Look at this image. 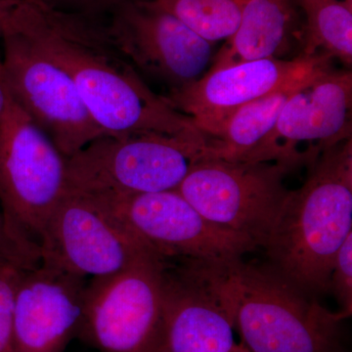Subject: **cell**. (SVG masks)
<instances>
[{"label":"cell","mask_w":352,"mask_h":352,"mask_svg":"<svg viewBox=\"0 0 352 352\" xmlns=\"http://www.w3.org/2000/svg\"><path fill=\"white\" fill-rule=\"evenodd\" d=\"M329 68L331 66L285 83L236 111L219 133L208 139L206 156L229 161L243 159L272 131L292 95Z\"/></svg>","instance_id":"17"},{"label":"cell","mask_w":352,"mask_h":352,"mask_svg":"<svg viewBox=\"0 0 352 352\" xmlns=\"http://www.w3.org/2000/svg\"><path fill=\"white\" fill-rule=\"evenodd\" d=\"M0 68L9 94L66 157L105 135L75 83L36 41L7 17Z\"/></svg>","instance_id":"6"},{"label":"cell","mask_w":352,"mask_h":352,"mask_svg":"<svg viewBox=\"0 0 352 352\" xmlns=\"http://www.w3.org/2000/svg\"><path fill=\"white\" fill-rule=\"evenodd\" d=\"M234 321L188 259L166 258L163 311L155 352H231Z\"/></svg>","instance_id":"14"},{"label":"cell","mask_w":352,"mask_h":352,"mask_svg":"<svg viewBox=\"0 0 352 352\" xmlns=\"http://www.w3.org/2000/svg\"><path fill=\"white\" fill-rule=\"evenodd\" d=\"M116 43L140 75L170 91L197 82L212 61V43L147 0L122 7L108 18Z\"/></svg>","instance_id":"12"},{"label":"cell","mask_w":352,"mask_h":352,"mask_svg":"<svg viewBox=\"0 0 352 352\" xmlns=\"http://www.w3.org/2000/svg\"><path fill=\"white\" fill-rule=\"evenodd\" d=\"M87 279L39 263L16 294L14 352H64L82 325Z\"/></svg>","instance_id":"15"},{"label":"cell","mask_w":352,"mask_h":352,"mask_svg":"<svg viewBox=\"0 0 352 352\" xmlns=\"http://www.w3.org/2000/svg\"><path fill=\"white\" fill-rule=\"evenodd\" d=\"M8 20L66 72L105 135L155 132L208 142L193 120L155 94L116 43L108 18L18 2Z\"/></svg>","instance_id":"1"},{"label":"cell","mask_w":352,"mask_h":352,"mask_svg":"<svg viewBox=\"0 0 352 352\" xmlns=\"http://www.w3.org/2000/svg\"><path fill=\"white\" fill-rule=\"evenodd\" d=\"M7 98H8V89H7L3 76H2L1 68H0V119L6 109Z\"/></svg>","instance_id":"25"},{"label":"cell","mask_w":352,"mask_h":352,"mask_svg":"<svg viewBox=\"0 0 352 352\" xmlns=\"http://www.w3.org/2000/svg\"><path fill=\"white\" fill-rule=\"evenodd\" d=\"M332 291L340 307L339 314L346 319L352 314V234L344 241L336 256L330 276Z\"/></svg>","instance_id":"21"},{"label":"cell","mask_w":352,"mask_h":352,"mask_svg":"<svg viewBox=\"0 0 352 352\" xmlns=\"http://www.w3.org/2000/svg\"><path fill=\"white\" fill-rule=\"evenodd\" d=\"M12 1H16V2H38V1H43V0H12Z\"/></svg>","instance_id":"27"},{"label":"cell","mask_w":352,"mask_h":352,"mask_svg":"<svg viewBox=\"0 0 352 352\" xmlns=\"http://www.w3.org/2000/svg\"><path fill=\"white\" fill-rule=\"evenodd\" d=\"M352 139V73L329 68L302 85L284 106L272 131L243 159L275 162L289 170L310 166Z\"/></svg>","instance_id":"10"},{"label":"cell","mask_w":352,"mask_h":352,"mask_svg":"<svg viewBox=\"0 0 352 352\" xmlns=\"http://www.w3.org/2000/svg\"><path fill=\"white\" fill-rule=\"evenodd\" d=\"M308 168L307 180L289 190L261 248L271 268L311 296L329 291L336 256L352 234V139Z\"/></svg>","instance_id":"2"},{"label":"cell","mask_w":352,"mask_h":352,"mask_svg":"<svg viewBox=\"0 0 352 352\" xmlns=\"http://www.w3.org/2000/svg\"><path fill=\"white\" fill-rule=\"evenodd\" d=\"M170 14L201 38L214 44L228 39L237 30L240 0H147Z\"/></svg>","instance_id":"19"},{"label":"cell","mask_w":352,"mask_h":352,"mask_svg":"<svg viewBox=\"0 0 352 352\" xmlns=\"http://www.w3.org/2000/svg\"><path fill=\"white\" fill-rule=\"evenodd\" d=\"M189 261L226 305L250 352H342V315L267 263Z\"/></svg>","instance_id":"3"},{"label":"cell","mask_w":352,"mask_h":352,"mask_svg":"<svg viewBox=\"0 0 352 352\" xmlns=\"http://www.w3.org/2000/svg\"><path fill=\"white\" fill-rule=\"evenodd\" d=\"M18 2L12 0H0V43H1L2 34H3L4 24H6L7 17L10 13L11 9Z\"/></svg>","instance_id":"23"},{"label":"cell","mask_w":352,"mask_h":352,"mask_svg":"<svg viewBox=\"0 0 352 352\" xmlns=\"http://www.w3.org/2000/svg\"><path fill=\"white\" fill-rule=\"evenodd\" d=\"M231 352H250L249 351V349H247V347H245L244 346V344H237V346H236L235 349H233L232 351Z\"/></svg>","instance_id":"26"},{"label":"cell","mask_w":352,"mask_h":352,"mask_svg":"<svg viewBox=\"0 0 352 352\" xmlns=\"http://www.w3.org/2000/svg\"><path fill=\"white\" fill-rule=\"evenodd\" d=\"M166 258L148 251L124 270L92 277L78 339L102 352L156 351Z\"/></svg>","instance_id":"7"},{"label":"cell","mask_w":352,"mask_h":352,"mask_svg":"<svg viewBox=\"0 0 352 352\" xmlns=\"http://www.w3.org/2000/svg\"><path fill=\"white\" fill-rule=\"evenodd\" d=\"M289 170L275 162L204 157L177 191L206 219L261 248L288 196L284 177Z\"/></svg>","instance_id":"9"},{"label":"cell","mask_w":352,"mask_h":352,"mask_svg":"<svg viewBox=\"0 0 352 352\" xmlns=\"http://www.w3.org/2000/svg\"><path fill=\"white\" fill-rule=\"evenodd\" d=\"M240 4L237 30L208 71L266 58L285 59L296 41L305 39L296 0H240Z\"/></svg>","instance_id":"16"},{"label":"cell","mask_w":352,"mask_h":352,"mask_svg":"<svg viewBox=\"0 0 352 352\" xmlns=\"http://www.w3.org/2000/svg\"><path fill=\"white\" fill-rule=\"evenodd\" d=\"M0 254H6V256H15L21 258L19 254H17L10 245L7 242L6 236H4L3 228H2L1 215H0ZM23 258V256H22Z\"/></svg>","instance_id":"24"},{"label":"cell","mask_w":352,"mask_h":352,"mask_svg":"<svg viewBox=\"0 0 352 352\" xmlns=\"http://www.w3.org/2000/svg\"><path fill=\"white\" fill-rule=\"evenodd\" d=\"M44 3L65 12L94 18H109L122 7L142 0H43Z\"/></svg>","instance_id":"22"},{"label":"cell","mask_w":352,"mask_h":352,"mask_svg":"<svg viewBox=\"0 0 352 352\" xmlns=\"http://www.w3.org/2000/svg\"><path fill=\"white\" fill-rule=\"evenodd\" d=\"M153 250L124 230L91 199L66 191L46 222L41 263L87 278L124 270Z\"/></svg>","instance_id":"11"},{"label":"cell","mask_w":352,"mask_h":352,"mask_svg":"<svg viewBox=\"0 0 352 352\" xmlns=\"http://www.w3.org/2000/svg\"><path fill=\"white\" fill-rule=\"evenodd\" d=\"M326 54L292 59L266 58L207 71L197 82L164 95L171 106L193 120L208 139L219 133L236 111L285 83L331 66Z\"/></svg>","instance_id":"13"},{"label":"cell","mask_w":352,"mask_h":352,"mask_svg":"<svg viewBox=\"0 0 352 352\" xmlns=\"http://www.w3.org/2000/svg\"><path fill=\"white\" fill-rule=\"evenodd\" d=\"M34 265L38 264L18 256L0 254V352H14L16 294L25 270Z\"/></svg>","instance_id":"20"},{"label":"cell","mask_w":352,"mask_h":352,"mask_svg":"<svg viewBox=\"0 0 352 352\" xmlns=\"http://www.w3.org/2000/svg\"><path fill=\"white\" fill-rule=\"evenodd\" d=\"M85 197L163 258L227 263L258 249L247 236L206 219L177 190L115 198Z\"/></svg>","instance_id":"8"},{"label":"cell","mask_w":352,"mask_h":352,"mask_svg":"<svg viewBox=\"0 0 352 352\" xmlns=\"http://www.w3.org/2000/svg\"><path fill=\"white\" fill-rule=\"evenodd\" d=\"M207 143L155 132L103 135L67 157V190L115 198L177 190Z\"/></svg>","instance_id":"5"},{"label":"cell","mask_w":352,"mask_h":352,"mask_svg":"<svg viewBox=\"0 0 352 352\" xmlns=\"http://www.w3.org/2000/svg\"><path fill=\"white\" fill-rule=\"evenodd\" d=\"M342 1H346L347 3H351L352 4V0H342Z\"/></svg>","instance_id":"28"},{"label":"cell","mask_w":352,"mask_h":352,"mask_svg":"<svg viewBox=\"0 0 352 352\" xmlns=\"http://www.w3.org/2000/svg\"><path fill=\"white\" fill-rule=\"evenodd\" d=\"M67 157L8 92L0 119V207L7 242L41 263L39 243L67 190Z\"/></svg>","instance_id":"4"},{"label":"cell","mask_w":352,"mask_h":352,"mask_svg":"<svg viewBox=\"0 0 352 352\" xmlns=\"http://www.w3.org/2000/svg\"><path fill=\"white\" fill-rule=\"evenodd\" d=\"M296 1L305 16L302 55H329L351 68L352 4L342 0Z\"/></svg>","instance_id":"18"}]
</instances>
